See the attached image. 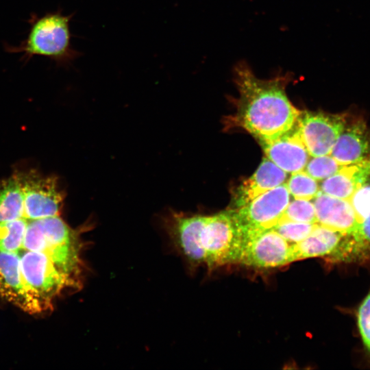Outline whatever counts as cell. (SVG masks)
Here are the masks:
<instances>
[{"instance_id": "obj_21", "label": "cell", "mask_w": 370, "mask_h": 370, "mask_svg": "<svg viewBox=\"0 0 370 370\" xmlns=\"http://www.w3.org/2000/svg\"><path fill=\"white\" fill-rule=\"evenodd\" d=\"M316 224L285 221L278 222L272 229L293 245L309 236Z\"/></svg>"}, {"instance_id": "obj_20", "label": "cell", "mask_w": 370, "mask_h": 370, "mask_svg": "<svg viewBox=\"0 0 370 370\" xmlns=\"http://www.w3.org/2000/svg\"><path fill=\"white\" fill-rule=\"evenodd\" d=\"M343 165L329 155L313 157L306 165V171L316 180H323L336 173Z\"/></svg>"}, {"instance_id": "obj_12", "label": "cell", "mask_w": 370, "mask_h": 370, "mask_svg": "<svg viewBox=\"0 0 370 370\" xmlns=\"http://www.w3.org/2000/svg\"><path fill=\"white\" fill-rule=\"evenodd\" d=\"M267 158L286 173L304 170L310 154L297 124L288 132L269 142L261 143Z\"/></svg>"}, {"instance_id": "obj_10", "label": "cell", "mask_w": 370, "mask_h": 370, "mask_svg": "<svg viewBox=\"0 0 370 370\" xmlns=\"http://www.w3.org/2000/svg\"><path fill=\"white\" fill-rule=\"evenodd\" d=\"M0 296L27 313L42 312L24 282L18 253L0 251Z\"/></svg>"}, {"instance_id": "obj_5", "label": "cell", "mask_w": 370, "mask_h": 370, "mask_svg": "<svg viewBox=\"0 0 370 370\" xmlns=\"http://www.w3.org/2000/svg\"><path fill=\"white\" fill-rule=\"evenodd\" d=\"M19 256L24 282L42 311L51 309L55 299L63 293L82 286L64 273L45 253L23 249Z\"/></svg>"}, {"instance_id": "obj_23", "label": "cell", "mask_w": 370, "mask_h": 370, "mask_svg": "<svg viewBox=\"0 0 370 370\" xmlns=\"http://www.w3.org/2000/svg\"><path fill=\"white\" fill-rule=\"evenodd\" d=\"M357 323L365 349L370 359V291L358 308Z\"/></svg>"}, {"instance_id": "obj_4", "label": "cell", "mask_w": 370, "mask_h": 370, "mask_svg": "<svg viewBox=\"0 0 370 370\" xmlns=\"http://www.w3.org/2000/svg\"><path fill=\"white\" fill-rule=\"evenodd\" d=\"M245 235L236 210L204 216L198 244L203 264L213 268L241 262L245 248Z\"/></svg>"}, {"instance_id": "obj_13", "label": "cell", "mask_w": 370, "mask_h": 370, "mask_svg": "<svg viewBox=\"0 0 370 370\" xmlns=\"http://www.w3.org/2000/svg\"><path fill=\"white\" fill-rule=\"evenodd\" d=\"M313 204L317 223L337 232L361 237L359 222L349 199L334 197L320 191Z\"/></svg>"}, {"instance_id": "obj_3", "label": "cell", "mask_w": 370, "mask_h": 370, "mask_svg": "<svg viewBox=\"0 0 370 370\" xmlns=\"http://www.w3.org/2000/svg\"><path fill=\"white\" fill-rule=\"evenodd\" d=\"M73 16L64 15L60 9L42 16L32 14L26 38L16 46L4 44V49L8 53H21L25 62L38 56L60 66H69L82 56L71 44L70 21Z\"/></svg>"}, {"instance_id": "obj_17", "label": "cell", "mask_w": 370, "mask_h": 370, "mask_svg": "<svg viewBox=\"0 0 370 370\" xmlns=\"http://www.w3.org/2000/svg\"><path fill=\"white\" fill-rule=\"evenodd\" d=\"M27 224L25 218L0 223V251L18 253L23 249Z\"/></svg>"}, {"instance_id": "obj_24", "label": "cell", "mask_w": 370, "mask_h": 370, "mask_svg": "<svg viewBox=\"0 0 370 370\" xmlns=\"http://www.w3.org/2000/svg\"><path fill=\"white\" fill-rule=\"evenodd\" d=\"M359 232L363 241L370 248V217L359 223Z\"/></svg>"}, {"instance_id": "obj_1", "label": "cell", "mask_w": 370, "mask_h": 370, "mask_svg": "<svg viewBox=\"0 0 370 370\" xmlns=\"http://www.w3.org/2000/svg\"><path fill=\"white\" fill-rule=\"evenodd\" d=\"M239 93L234 125L251 133L260 143L273 140L290 131L301 114L289 101L286 87L292 80L289 73L271 79L257 77L245 61L233 69Z\"/></svg>"}, {"instance_id": "obj_15", "label": "cell", "mask_w": 370, "mask_h": 370, "mask_svg": "<svg viewBox=\"0 0 370 370\" xmlns=\"http://www.w3.org/2000/svg\"><path fill=\"white\" fill-rule=\"evenodd\" d=\"M370 178V162L343 165L334 174L325 179L320 191L326 195L349 199L356 190Z\"/></svg>"}, {"instance_id": "obj_14", "label": "cell", "mask_w": 370, "mask_h": 370, "mask_svg": "<svg viewBox=\"0 0 370 370\" xmlns=\"http://www.w3.org/2000/svg\"><path fill=\"white\" fill-rule=\"evenodd\" d=\"M287 175L269 158H265L256 172L237 188L234 204L239 208L260 195L284 183Z\"/></svg>"}, {"instance_id": "obj_2", "label": "cell", "mask_w": 370, "mask_h": 370, "mask_svg": "<svg viewBox=\"0 0 370 370\" xmlns=\"http://www.w3.org/2000/svg\"><path fill=\"white\" fill-rule=\"evenodd\" d=\"M86 227L73 229L60 215L27 220L22 249L46 254L64 273L82 285V234Z\"/></svg>"}, {"instance_id": "obj_9", "label": "cell", "mask_w": 370, "mask_h": 370, "mask_svg": "<svg viewBox=\"0 0 370 370\" xmlns=\"http://www.w3.org/2000/svg\"><path fill=\"white\" fill-rule=\"evenodd\" d=\"M293 261L292 244L271 228L245 241L240 263L258 268H273Z\"/></svg>"}, {"instance_id": "obj_8", "label": "cell", "mask_w": 370, "mask_h": 370, "mask_svg": "<svg viewBox=\"0 0 370 370\" xmlns=\"http://www.w3.org/2000/svg\"><path fill=\"white\" fill-rule=\"evenodd\" d=\"M348 118L345 114L301 112L296 123L310 156L329 155Z\"/></svg>"}, {"instance_id": "obj_11", "label": "cell", "mask_w": 370, "mask_h": 370, "mask_svg": "<svg viewBox=\"0 0 370 370\" xmlns=\"http://www.w3.org/2000/svg\"><path fill=\"white\" fill-rule=\"evenodd\" d=\"M330 156L341 165L370 162V129L363 119L347 121Z\"/></svg>"}, {"instance_id": "obj_7", "label": "cell", "mask_w": 370, "mask_h": 370, "mask_svg": "<svg viewBox=\"0 0 370 370\" xmlns=\"http://www.w3.org/2000/svg\"><path fill=\"white\" fill-rule=\"evenodd\" d=\"M290 202L286 184L269 190L236 210L245 235V241L273 228Z\"/></svg>"}, {"instance_id": "obj_18", "label": "cell", "mask_w": 370, "mask_h": 370, "mask_svg": "<svg viewBox=\"0 0 370 370\" xmlns=\"http://www.w3.org/2000/svg\"><path fill=\"white\" fill-rule=\"evenodd\" d=\"M286 185L295 199L310 201L315 198L320 192L316 180L303 170L292 173Z\"/></svg>"}, {"instance_id": "obj_22", "label": "cell", "mask_w": 370, "mask_h": 370, "mask_svg": "<svg viewBox=\"0 0 370 370\" xmlns=\"http://www.w3.org/2000/svg\"><path fill=\"white\" fill-rule=\"evenodd\" d=\"M349 201L359 223L370 217V178L356 190Z\"/></svg>"}, {"instance_id": "obj_16", "label": "cell", "mask_w": 370, "mask_h": 370, "mask_svg": "<svg viewBox=\"0 0 370 370\" xmlns=\"http://www.w3.org/2000/svg\"><path fill=\"white\" fill-rule=\"evenodd\" d=\"M24 199L16 173L0 180V223L23 217Z\"/></svg>"}, {"instance_id": "obj_6", "label": "cell", "mask_w": 370, "mask_h": 370, "mask_svg": "<svg viewBox=\"0 0 370 370\" xmlns=\"http://www.w3.org/2000/svg\"><path fill=\"white\" fill-rule=\"evenodd\" d=\"M24 199L23 217L34 220L60 215L64 197L57 178L29 169L15 173Z\"/></svg>"}, {"instance_id": "obj_19", "label": "cell", "mask_w": 370, "mask_h": 370, "mask_svg": "<svg viewBox=\"0 0 370 370\" xmlns=\"http://www.w3.org/2000/svg\"><path fill=\"white\" fill-rule=\"evenodd\" d=\"M285 221L317 223L314 204L303 199L289 202L278 222Z\"/></svg>"}]
</instances>
